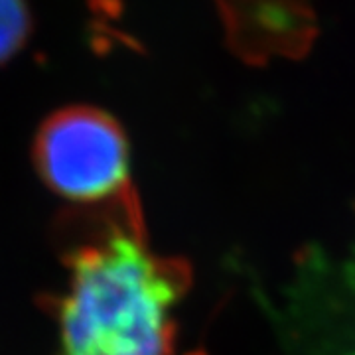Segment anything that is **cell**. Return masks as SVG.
I'll return each mask as SVG.
<instances>
[{"label":"cell","mask_w":355,"mask_h":355,"mask_svg":"<svg viewBox=\"0 0 355 355\" xmlns=\"http://www.w3.org/2000/svg\"><path fill=\"white\" fill-rule=\"evenodd\" d=\"M64 286L40 298L55 355H174L190 265L154 253L139 198L69 207L55 223Z\"/></svg>","instance_id":"1"},{"label":"cell","mask_w":355,"mask_h":355,"mask_svg":"<svg viewBox=\"0 0 355 355\" xmlns=\"http://www.w3.org/2000/svg\"><path fill=\"white\" fill-rule=\"evenodd\" d=\"M30 156L40 182L71 207L139 198L127 130L101 107L76 103L51 111L34 132Z\"/></svg>","instance_id":"2"},{"label":"cell","mask_w":355,"mask_h":355,"mask_svg":"<svg viewBox=\"0 0 355 355\" xmlns=\"http://www.w3.org/2000/svg\"><path fill=\"white\" fill-rule=\"evenodd\" d=\"M225 42L249 65L300 60L314 46V0H216Z\"/></svg>","instance_id":"3"},{"label":"cell","mask_w":355,"mask_h":355,"mask_svg":"<svg viewBox=\"0 0 355 355\" xmlns=\"http://www.w3.org/2000/svg\"><path fill=\"white\" fill-rule=\"evenodd\" d=\"M34 34L28 0H0V67L22 53Z\"/></svg>","instance_id":"4"}]
</instances>
